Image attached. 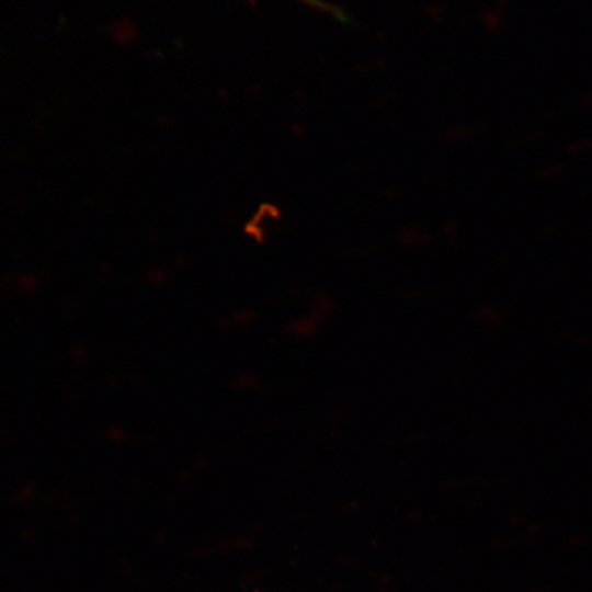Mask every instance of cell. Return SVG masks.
<instances>
[{"label":"cell","instance_id":"cell-2","mask_svg":"<svg viewBox=\"0 0 592 592\" xmlns=\"http://www.w3.org/2000/svg\"><path fill=\"white\" fill-rule=\"evenodd\" d=\"M308 5L316 8L318 10L325 11L333 16H335L340 21H345L346 16L343 11H341L339 8H337L333 4H330L322 0H301Z\"/></svg>","mask_w":592,"mask_h":592},{"label":"cell","instance_id":"cell-1","mask_svg":"<svg viewBox=\"0 0 592 592\" xmlns=\"http://www.w3.org/2000/svg\"><path fill=\"white\" fill-rule=\"evenodd\" d=\"M321 309L322 306H320V308H316L311 315L305 316L301 319L297 320L293 325V331L297 334L303 335L312 333L316 330L318 320L322 317V315L318 314V311H320Z\"/></svg>","mask_w":592,"mask_h":592}]
</instances>
